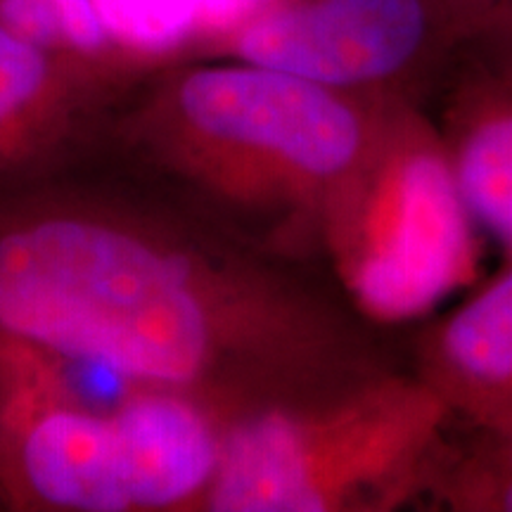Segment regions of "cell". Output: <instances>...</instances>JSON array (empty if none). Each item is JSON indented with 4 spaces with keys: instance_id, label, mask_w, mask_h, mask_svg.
Returning <instances> with one entry per match:
<instances>
[{
    "instance_id": "cell-8",
    "label": "cell",
    "mask_w": 512,
    "mask_h": 512,
    "mask_svg": "<svg viewBox=\"0 0 512 512\" xmlns=\"http://www.w3.org/2000/svg\"><path fill=\"white\" fill-rule=\"evenodd\" d=\"M430 112L472 221L512 264V76L465 48Z\"/></svg>"
},
{
    "instance_id": "cell-6",
    "label": "cell",
    "mask_w": 512,
    "mask_h": 512,
    "mask_svg": "<svg viewBox=\"0 0 512 512\" xmlns=\"http://www.w3.org/2000/svg\"><path fill=\"white\" fill-rule=\"evenodd\" d=\"M62 389L36 377L10 396L3 425L19 486L57 510H131L124 441L114 413H95Z\"/></svg>"
},
{
    "instance_id": "cell-5",
    "label": "cell",
    "mask_w": 512,
    "mask_h": 512,
    "mask_svg": "<svg viewBox=\"0 0 512 512\" xmlns=\"http://www.w3.org/2000/svg\"><path fill=\"white\" fill-rule=\"evenodd\" d=\"M470 0H268L197 48L382 102L430 107L482 27Z\"/></svg>"
},
{
    "instance_id": "cell-1",
    "label": "cell",
    "mask_w": 512,
    "mask_h": 512,
    "mask_svg": "<svg viewBox=\"0 0 512 512\" xmlns=\"http://www.w3.org/2000/svg\"><path fill=\"white\" fill-rule=\"evenodd\" d=\"M228 226L43 211L0 226V344L91 363L230 422L406 368L328 268Z\"/></svg>"
},
{
    "instance_id": "cell-9",
    "label": "cell",
    "mask_w": 512,
    "mask_h": 512,
    "mask_svg": "<svg viewBox=\"0 0 512 512\" xmlns=\"http://www.w3.org/2000/svg\"><path fill=\"white\" fill-rule=\"evenodd\" d=\"M126 69L38 46L0 24V143L62 124Z\"/></svg>"
},
{
    "instance_id": "cell-3",
    "label": "cell",
    "mask_w": 512,
    "mask_h": 512,
    "mask_svg": "<svg viewBox=\"0 0 512 512\" xmlns=\"http://www.w3.org/2000/svg\"><path fill=\"white\" fill-rule=\"evenodd\" d=\"M451 411L411 368L230 422L200 508L384 512L418 501Z\"/></svg>"
},
{
    "instance_id": "cell-7",
    "label": "cell",
    "mask_w": 512,
    "mask_h": 512,
    "mask_svg": "<svg viewBox=\"0 0 512 512\" xmlns=\"http://www.w3.org/2000/svg\"><path fill=\"white\" fill-rule=\"evenodd\" d=\"M403 354L456 422L512 418V264L446 316L403 337Z\"/></svg>"
},
{
    "instance_id": "cell-12",
    "label": "cell",
    "mask_w": 512,
    "mask_h": 512,
    "mask_svg": "<svg viewBox=\"0 0 512 512\" xmlns=\"http://www.w3.org/2000/svg\"><path fill=\"white\" fill-rule=\"evenodd\" d=\"M472 5H475V8L482 12V17L486 19L491 15V12H494L498 5H503V3H508V0H470ZM484 24V22H482Z\"/></svg>"
},
{
    "instance_id": "cell-2",
    "label": "cell",
    "mask_w": 512,
    "mask_h": 512,
    "mask_svg": "<svg viewBox=\"0 0 512 512\" xmlns=\"http://www.w3.org/2000/svg\"><path fill=\"white\" fill-rule=\"evenodd\" d=\"M394 105L261 64L204 57L166 69L133 121L219 223L273 252L323 264L325 219Z\"/></svg>"
},
{
    "instance_id": "cell-10",
    "label": "cell",
    "mask_w": 512,
    "mask_h": 512,
    "mask_svg": "<svg viewBox=\"0 0 512 512\" xmlns=\"http://www.w3.org/2000/svg\"><path fill=\"white\" fill-rule=\"evenodd\" d=\"M415 508L512 512V418L489 425L453 420Z\"/></svg>"
},
{
    "instance_id": "cell-11",
    "label": "cell",
    "mask_w": 512,
    "mask_h": 512,
    "mask_svg": "<svg viewBox=\"0 0 512 512\" xmlns=\"http://www.w3.org/2000/svg\"><path fill=\"white\" fill-rule=\"evenodd\" d=\"M467 48L482 57L484 62H489L491 67L512 76V0L498 5L484 19V24Z\"/></svg>"
},
{
    "instance_id": "cell-4",
    "label": "cell",
    "mask_w": 512,
    "mask_h": 512,
    "mask_svg": "<svg viewBox=\"0 0 512 512\" xmlns=\"http://www.w3.org/2000/svg\"><path fill=\"white\" fill-rule=\"evenodd\" d=\"M477 233L430 107L399 102L332 204L323 264L366 316L401 330L472 278Z\"/></svg>"
}]
</instances>
